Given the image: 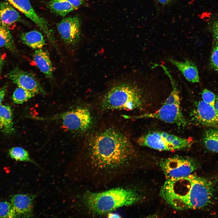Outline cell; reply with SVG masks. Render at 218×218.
I'll return each instance as SVG.
<instances>
[{
    "label": "cell",
    "mask_w": 218,
    "mask_h": 218,
    "mask_svg": "<svg viewBox=\"0 0 218 218\" xmlns=\"http://www.w3.org/2000/svg\"><path fill=\"white\" fill-rule=\"evenodd\" d=\"M210 61L212 67L218 73V43L214 41H213Z\"/></svg>",
    "instance_id": "obj_25"
},
{
    "label": "cell",
    "mask_w": 218,
    "mask_h": 218,
    "mask_svg": "<svg viewBox=\"0 0 218 218\" xmlns=\"http://www.w3.org/2000/svg\"><path fill=\"white\" fill-rule=\"evenodd\" d=\"M6 76L18 86L35 94H46L43 87L32 73L15 68L7 74Z\"/></svg>",
    "instance_id": "obj_10"
},
{
    "label": "cell",
    "mask_w": 218,
    "mask_h": 218,
    "mask_svg": "<svg viewBox=\"0 0 218 218\" xmlns=\"http://www.w3.org/2000/svg\"><path fill=\"white\" fill-rule=\"evenodd\" d=\"M21 16L9 2H0V23L8 29H13Z\"/></svg>",
    "instance_id": "obj_13"
},
{
    "label": "cell",
    "mask_w": 218,
    "mask_h": 218,
    "mask_svg": "<svg viewBox=\"0 0 218 218\" xmlns=\"http://www.w3.org/2000/svg\"><path fill=\"white\" fill-rule=\"evenodd\" d=\"M203 141L209 150L218 153V129H210L204 133Z\"/></svg>",
    "instance_id": "obj_20"
},
{
    "label": "cell",
    "mask_w": 218,
    "mask_h": 218,
    "mask_svg": "<svg viewBox=\"0 0 218 218\" xmlns=\"http://www.w3.org/2000/svg\"><path fill=\"white\" fill-rule=\"evenodd\" d=\"M169 61L180 71L185 79L192 83H199L200 79L197 67L192 61L186 60L181 61L170 58Z\"/></svg>",
    "instance_id": "obj_15"
},
{
    "label": "cell",
    "mask_w": 218,
    "mask_h": 218,
    "mask_svg": "<svg viewBox=\"0 0 218 218\" xmlns=\"http://www.w3.org/2000/svg\"><path fill=\"white\" fill-rule=\"evenodd\" d=\"M137 142L141 146L157 150L174 151L190 147L193 144V140L165 132L155 131L141 136Z\"/></svg>",
    "instance_id": "obj_6"
},
{
    "label": "cell",
    "mask_w": 218,
    "mask_h": 218,
    "mask_svg": "<svg viewBox=\"0 0 218 218\" xmlns=\"http://www.w3.org/2000/svg\"><path fill=\"white\" fill-rule=\"evenodd\" d=\"M7 0L13 7L35 24L46 35L49 41L54 45V44L53 32L50 28L48 21L37 14L29 0Z\"/></svg>",
    "instance_id": "obj_9"
},
{
    "label": "cell",
    "mask_w": 218,
    "mask_h": 218,
    "mask_svg": "<svg viewBox=\"0 0 218 218\" xmlns=\"http://www.w3.org/2000/svg\"><path fill=\"white\" fill-rule=\"evenodd\" d=\"M4 47L13 51L15 49L9 29L0 23V48Z\"/></svg>",
    "instance_id": "obj_21"
},
{
    "label": "cell",
    "mask_w": 218,
    "mask_h": 218,
    "mask_svg": "<svg viewBox=\"0 0 218 218\" xmlns=\"http://www.w3.org/2000/svg\"><path fill=\"white\" fill-rule=\"evenodd\" d=\"M165 72L170 78L171 84L172 89L169 96L157 111L135 116L134 118L156 119L167 123L176 124L179 126H186L187 122L180 108L179 90L168 71L165 70Z\"/></svg>",
    "instance_id": "obj_5"
},
{
    "label": "cell",
    "mask_w": 218,
    "mask_h": 218,
    "mask_svg": "<svg viewBox=\"0 0 218 218\" xmlns=\"http://www.w3.org/2000/svg\"><path fill=\"white\" fill-rule=\"evenodd\" d=\"M212 191L210 181L192 173L183 178L166 180L160 194L169 206L183 210L206 206L211 200Z\"/></svg>",
    "instance_id": "obj_2"
},
{
    "label": "cell",
    "mask_w": 218,
    "mask_h": 218,
    "mask_svg": "<svg viewBox=\"0 0 218 218\" xmlns=\"http://www.w3.org/2000/svg\"><path fill=\"white\" fill-rule=\"evenodd\" d=\"M35 94L20 87L17 88L14 91L12 100L16 104H21L34 97Z\"/></svg>",
    "instance_id": "obj_23"
},
{
    "label": "cell",
    "mask_w": 218,
    "mask_h": 218,
    "mask_svg": "<svg viewBox=\"0 0 218 218\" xmlns=\"http://www.w3.org/2000/svg\"><path fill=\"white\" fill-rule=\"evenodd\" d=\"M34 197L23 194H15L10 200L18 215L30 216L32 211Z\"/></svg>",
    "instance_id": "obj_14"
},
{
    "label": "cell",
    "mask_w": 218,
    "mask_h": 218,
    "mask_svg": "<svg viewBox=\"0 0 218 218\" xmlns=\"http://www.w3.org/2000/svg\"><path fill=\"white\" fill-rule=\"evenodd\" d=\"M137 155L129 139L109 129L90 139L82 163L83 177L90 185L103 187L128 177L134 168Z\"/></svg>",
    "instance_id": "obj_1"
},
{
    "label": "cell",
    "mask_w": 218,
    "mask_h": 218,
    "mask_svg": "<svg viewBox=\"0 0 218 218\" xmlns=\"http://www.w3.org/2000/svg\"><path fill=\"white\" fill-rule=\"evenodd\" d=\"M215 107L216 111L218 113V97H216L215 104Z\"/></svg>",
    "instance_id": "obj_33"
},
{
    "label": "cell",
    "mask_w": 218,
    "mask_h": 218,
    "mask_svg": "<svg viewBox=\"0 0 218 218\" xmlns=\"http://www.w3.org/2000/svg\"><path fill=\"white\" fill-rule=\"evenodd\" d=\"M212 30L214 41L218 43V19L215 20L213 22L212 27Z\"/></svg>",
    "instance_id": "obj_27"
},
{
    "label": "cell",
    "mask_w": 218,
    "mask_h": 218,
    "mask_svg": "<svg viewBox=\"0 0 218 218\" xmlns=\"http://www.w3.org/2000/svg\"><path fill=\"white\" fill-rule=\"evenodd\" d=\"M159 166L166 180L187 177L198 167L197 163L192 158L177 156L162 159Z\"/></svg>",
    "instance_id": "obj_7"
},
{
    "label": "cell",
    "mask_w": 218,
    "mask_h": 218,
    "mask_svg": "<svg viewBox=\"0 0 218 218\" xmlns=\"http://www.w3.org/2000/svg\"><path fill=\"white\" fill-rule=\"evenodd\" d=\"M202 97L203 100L205 102L215 106L216 97L212 91L207 89H204L202 92Z\"/></svg>",
    "instance_id": "obj_26"
},
{
    "label": "cell",
    "mask_w": 218,
    "mask_h": 218,
    "mask_svg": "<svg viewBox=\"0 0 218 218\" xmlns=\"http://www.w3.org/2000/svg\"><path fill=\"white\" fill-rule=\"evenodd\" d=\"M160 4L162 5H166L169 3L172 0H157Z\"/></svg>",
    "instance_id": "obj_31"
},
{
    "label": "cell",
    "mask_w": 218,
    "mask_h": 218,
    "mask_svg": "<svg viewBox=\"0 0 218 218\" xmlns=\"http://www.w3.org/2000/svg\"><path fill=\"white\" fill-rule=\"evenodd\" d=\"M3 64V61L1 56L0 55V76L1 73Z\"/></svg>",
    "instance_id": "obj_32"
},
{
    "label": "cell",
    "mask_w": 218,
    "mask_h": 218,
    "mask_svg": "<svg viewBox=\"0 0 218 218\" xmlns=\"http://www.w3.org/2000/svg\"><path fill=\"white\" fill-rule=\"evenodd\" d=\"M33 61L39 70L49 79L53 77L52 65L48 53L41 48L37 49L33 55Z\"/></svg>",
    "instance_id": "obj_16"
},
{
    "label": "cell",
    "mask_w": 218,
    "mask_h": 218,
    "mask_svg": "<svg viewBox=\"0 0 218 218\" xmlns=\"http://www.w3.org/2000/svg\"><path fill=\"white\" fill-rule=\"evenodd\" d=\"M47 6L53 13L62 17L77 9L67 0H51L48 2Z\"/></svg>",
    "instance_id": "obj_19"
},
{
    "label": "cell",
    "mask_w": 218,
    "mask_h": 218,
    "mask_svg": "<svg viewBox=\"0 0 218 218\" xmlns=\"http://www.w3.org/2000/svg\"><path fill=\"white\" fill-rule=\"evenodd\" d=\"M18 215L11 203L7 201L0 202V218H15Z\"/></svg>",
    "instance_id": "obj_24"
},
{
    "label": "cell",
    "mask_w": 218,
    "mask_h": 218,
    "mask_svg": "<svg viewBox=\"0 0 218 218\" xmlns=\"http://www.w3.org/2000/svg\"><path fill=\"white\" fill-rule=\"evenodd\" d=\"M61 37L66 44L74 45L79 41L81 33V22L77 16L65 18L57 25Z\"/></svg>",
    "instance_id": "obj_11"
},
{
    "label": "cell",
    "mask_w": 218,
    "mask_h": 218,
    "mask_svg": "<svg viewBox=\"0 0 218 218\" xmlns=\"http://www.w3.org/2000/svg\"><path fill=\"white\" fill-rule=\"evenodd\" d=\"M107 217L108 218H120L121 216L117 213L110 212L107 214Z\"/></svg>",
    "instance_id": "obj_30"
},
{
    "label": "cell",
    "mask_w": 218,
    "mask_h": 218,
    "mask_svg": "<svg viewBox=\"0 0 218 218\" xmlns=\"http://www.w3.org/2000/svg\"><path fill=\"white\" fill-rule=\"evenodd\" d=\"M77 9L84 3L83 0H67Z\"/></svg>",
    "instance_id": "obj_28"
},
{
    "label": "cell",
    "mask_w": 218,
    "mask_h": 218,
    "mask_svg": "<svg viewBox=\"0 0 218 218\" xmlns=\"http://www.w3.org/2000/svg\"><path fill=\"white\" fill-rule=\"evenodd\" d=\"M20 38L24 44L35 49L41 48L45 44L43 35L36 30L23 33L21 35Z\"/></svg>",
    "instance_id": "obj_18"
},
{
    "label": "cell",
    "mask_w": 218,
    "mask_h": 218,
    "mask_svg": "<svg viewBox=\"0 0 218 218\" xmlns=\"http://www.w3.org/2000/svg\"><path fill=\"white\" fill-rule=\"evenodd\" d=\"M64 128L73 131H84L92 123V117L87 108L79 107L69 111L60 116Z\"/></svg>",
    "instance_id": "obj_8"
},
{
    "label": "cell",
    "mask_w": 218,
    "mask_h": 218,
    "mask_svg": "<svg viewBox=\"0 0 218 218\" xmlns=\"http://www.w3.org/2000/svg\"><path fill=\"white\" fill-rule=\"evenodd\" d=\"M143 102L139 88L126 81L111 88L103 97L102 104L107 110L131 111L140 107Z\"/></svg>",
    "instance_id": "obj_4"
},
{
    "label": "cell",
    "mask_w": 218,
    "mask_h": 218,
    "mask_svg": "<svg viewBox=\"0 0 218 218\" xmlns=\"http://www.w3.org/2000/svg\"><path fill=\"white\" fill-rule=\"evenodd\" d=\"M7 91V87L6 86L0 88V105L4 100Z\"/></svg>",
    "instance_id": "obj_29"
},
{
    "label": "cell",
    "mask_w": 218,
    "mask_h": 218,
    "mask_svg": "<svg viewBox=\"0 0 218 218\" xmlns=\"http://www.w3.org/2000/svg\"><path fill=\"white\" fill-rule=\"evenodd\" d=\"M193 121L206 126L218 127V113L215 106L201 100L198 102L192 115Z\"/></svg>",
    "instance_id": "obj_12"
},
{
    "label": "cell",
    "mask_w": 218,
    "mask_h": 218,
    "mask_svg": "<svg viewBox=\"0 0 218 218\" xmlns=\"http://www.w3.org/2000/svg\"><path fill=\"white\" fill-rule=\"evenodd\" d=\"M142 198V195L137 188L127 186L101 191H87L82 195L81 200L87 213L94 216L107 214L120 207L133 205Z\"/></svg>",
    "instance_id": "obj_3"
},
{
    "label": "cell",
    "mask_w": 218,
    "mask_h": 218,
    "mask_svg": "<svg viewBox=\"0 0 218 218\" xmlns=\"http://www.w3.org/2000/svg\"><path fill=\"white\" fill-rule=\"evenodd\" d=\"M13 112L8 105H0V132L6 135L12 134L14 132Z\"/></svg>",
    "instance_id": "obj_17"
},
{
    "label": "cell",
    "mask_w": 218,
    "mask_h": 218,
    "mask_svg": "<svg viewBox=\"0 0 218 218\" xmlns=\"http://www.w3.org/2000/svg\"><path fill=\"white\" fill-rule=\"evenodd\" d=\"M11 157L17 161L29 162L37 165V164L31 158L28 152L22 147H13L9 150Z\"/></svg>",
    "instance_id": "obj_22"
}]
</instances>
